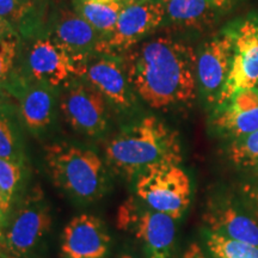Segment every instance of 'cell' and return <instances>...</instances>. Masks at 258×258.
Listing matches in <instances>:
<instances>
[{
  "label": "cell",
  "mask_w": 258,
  "mask_h": 258,
  "mask_svg": "<svg viewBox=\"0 0 258 258\" xmlns=\"http://www.w3.org/2000/svg\"><path fill=\"white\" fill-rule=\"evenodd\" d=\"M116 258H141V257L138 256V254L133 253V252H122L120 254H117Z\"/></svg>",
  "instance_id": "d6a6232c"
},
{
  "label": "cell",
  "mask_w": 258,
  "mask_h": 258,
  "mask_svg": "<svg viewBox=\"0 0 258 258\" xmlns=\"http://www.w3.org/2000/svg\"><path fill=\"white\" fill-rule=\"evenodd\" d=\"M10 212H11V209H10L9 206L6 205L5 199H4V195H3L2 190H0V213H2L3 217L5 218V221H6V218L9 217Z\"/></svg>",
  "instance_id": "f546056e"
},
{
  "label": "cell",
  "mask_w": 258,
  "mask_h": 258,
  "mask_svg": "<svg viewBox=\"0 0 258 258\" xmlns=\"http://www.w3.org/2000/svg\"><path fill=\"white\" fill-rule=\"evenodd\" d=\"M234 37L232 29H225L203 44L198 54L196 76L200 91L209 104H217L231 71Z\"/></svg>",
  "instance_id": "7c38bea8"
},
{
  "label": "cell",
  "mask_w": 258,
  "mask_h": 258,
  "mask_svg": "<svg viewBox=\"0 0 258 258\" xmlns=\"http://www.w3.org/2000/svg\"><path fill=\"white\" fill-rule=\"evenodd\" d=\"M51 228V212L43 190L36 185L12 208L4 226V252L29 257L43 244Z\"/></svg>",
  "instance_id": "5b68a950"
},
{
  "label": "cell",
  "mask_w": 258,
  "mask_h": 258,
  "mask_svg": "<svg viewBox=\"0 0 258 258\" xmlns=\"http://www.w3.org/2000/svg\"><path fill=\"white\" fill-rule=\"evenodd\" d=\"M179 134L156 116H145L117 132L105 146L106 165L133 179L158 163H182Z\"/></svg>",
  "instance_id": "7a4b0ae2"
},
{
  "label": "cell",
  "mask_w": 258,
  "mask_h": 258,
  "mask_svg": "<svg viewBox=\"0 0 258 258\" xmlns=\"http://www.w3.org/2000/svg\"><path fill=\"white\" fill-rule=\"evenodd\" d=\"M18 99L22 121L32 134H41L50 127L55 111V89L15 72L6 88Z\"/></svg>",
  "instance_id": "4fadbf2b"
},
{
  "label": "cell",
  "mask_w": 258,
  "mask_h": 258,
  "mask_svg": "<svg viewBox=\"0 0 258 258\" xmlns=\"http://www.w3.org/2000/svg\"><path fill=\"white\" fill-rule=\"evenodd\" d=\"M128 2H160V0H124V3Z\"/></svg>",
  "instance_id": "e575fe53"
},
{
  "label": "cell",
  "mask_w": 258,
  "mask_h": 258,
  "mask_svg": "<svg viewBox=\"0 0 258 258\" xmlns=\"http://www.w3.org/2000/svg\"><path fill=\"white\" fill-rule=\"evenodd\" d=\"M106 99L84 78H76L63 85L60 95V110L64 120L77 133L98 138L109 123Z\"/></svg>",
  "instance_id": "52a82bcc"
},
{
  "label": "cell",
  "mask_w": 258,
  "mask_h": 258,
  "mask_svg": "<svg viewBox=\"0 0 258 258\" xmlns=\"http://www.w3.org/2000/svg\"><path fill=\"white\" fill-rule=\"evenodd\" d=\"M182 258H209L199 244H190L183 253Z\"/></svg>",
  "instance_id": "4316f807"
},
{
  "label": "cell",
  "mask_w": 258,
  "mask_h": 258,
  "mask_svg": "<svg viewBox=\"0 0 258 258\" xmlns=\"http://www.w3.org/2000/svg\"><path fill=\"white\" fill-rule=\"evenodd\" d=\"M4 253V258H40V257H32V256H29V257H16V256H12V254H8L5 252Z\"/></svg>",
  "instance_id": "836d02e7"
},
{
  "label": "cell",
  "mask_w": 258,
  "mask_h": 258,
  "mask_svg": "<svg viewBox=\"0 0 258 258\" xmlns=\"http://www.w3.org/2000/svg\"><path fill=\"white\" fill-rule=\"evenodd\" d=\"M21 49V37L12 31L0 37V88L6 90L16 72V61Z\"/></svg>",
  "instance_id": "cb8c5ba5"
},
{
  "label": "cell",
  "mask_w": 258,
  "mask_h": 258,
  "mask_svg": "<svg viewBox=\"0 0 258 258\" xmlns=\"http://www.w3.org/2000/svg\"><path fill=\"white\" fill-rule=\"evenodd\" d=\"M212 3L213 6L218 10H228L232 8V5L234 4L235 0H209Z\"/></svg>",
  "instance_id": "83f0119b"
},
{
  "label": "cell",
  "mask_w": 258,
  "mask_h": 258,
  "mask_svg": "<svg viewBox=\"0 0 258 258\" xmlns=\"http://www.w3.org/2000/svg\"><path fill=\"white\" fill-rule=\"evenodd\" d=\"M205 239L213 258H258L257 245L230 239L208 230Z\"/></svg>",
  "instance_id": "44dd1931"
},
{
  "label": "cell",
  "mask_w": 258,
  "mask_h": 258,
  "mask_svg": "<svg viewBox=\"0 0 258 258\" xmlns=\"http://www.w3.org/2000/svg\"><path fill=\"white\" fill-rule=\"evenodd\" d=\"M0 158L25 164L23 143L9 106L0 109Z\"/></svg>",
  "instance_id": "ffe728a7"
},
{
  "label": "cell",
  "mask_w": 258,
  "mask_h": 258,
  "mask_svg": "<svg viewBox=\"0 0 258 258\" xmlns=\"http://www.w3.org/2000/svg\"><path fill=\"white\" fill-rule=\"evenodd\" d=\"M84 79L120 110H129L134 106L135 91L121 54L93 53L86 62Z\"/></svg>",
  "instance_id": "8fae6325"
},
{
  "label": "cell",
  "mask_w": 258,
  "mask_h": 258,
  "mask_svg": "<svg viewBox=\"0 0 258 258\" xmlns=\"http://www.w3.org/2000/svg\"><path fill=\"white\" fill-rule=\"evenodd\" d=\"M228 157L234 165L258 169V131L233 139L228 148Z\"/></svg>",
  "instance_id": "603a6c76"
},
{
  "label": "cell",
  "mask_w": 258,
  "mask_h": 258,
  "mask_svg": "<svg viewBox=\"0 0 258 258\" xmlns=\"http://www.w3.org/2000/svg\"><path fill=\"white\" fill-rule=\"evenodd\" d=\"M243 191L251 209H252L254 217H256V220L258 221V180L245 185Z\"/></svg>",
  "instance_id": "484cf974"
},
{
  "label": "cell",
  "mask_w": 258,
  "mask_h": 258,
  "mask_svg": "<svg viewBox=\"0 0 258 258\" xmlns=\"http://www.w3.org/2000/svg\"><path fill=\"white\" fill-rule=\"evenodd\" d=\"M6 93H9V92L6 91V90L0 88V109L8 106V104H6V99H8V96H6Z\"/></svg>",
  "instance_id": "4dcf8cb0"
},
{
  "label": "cell",
  "mask_w": 258,
  "mask_h": 258,
  "mask_svg": "<svg viewBox=\"0 0 258 258\" xmlns=\"http://www.w3.org/2000/svg\"><path fill=\"white\" fill-rule=\"evenodd\" d=\"M0 258H4V253H3L2 251H0Z\"/></svg>",
  "instance_id": "d590c367"
},
{
  "label": "cell",
  "mask_w": 258,
  "mask_h": 258,
  "mask_svg": "<svg viewBox=\"0 0 258 258\" xmlns=\"http://www.w3.org/2000/svg\"><path fill=\"white\" fill-rule=\"evenodd\" d=\"M110 241L104 222L96 215L83 213L63 227L61 254L63 258H105Z\"/></svg>",
  "instance_id": "5bb4252c"
},
{
  "label": "cell",
  "mask_w": 258,
  "mask_h": 258,
  "mask_svg": "<svg viewBox=\"0 0 258 258\" xmlns=\"http://www.w3.org/2000/svg\"><path fill=\"white\" fill-rule=\"evenodd\" d=\"M88 60L74 56L54 37H41L28 48L27 77L56 89L76 78H84Z\"/></svg>",
  "instance_id": "ba28073f"
},
{
  "label": "cell",
  "mask_w": 258,
  "mask_h": 258,
  "mask_svg": "<svg viewBox=\"0 0 258 258\" xmlns=\"http://www.w3.org/2000/svg\"><path fill=\"white\" fill-rule=\"evenodd\" d=\"M12 31H15L14 27H12V25L10 24L6 19L0 17V37L5 36V35H8Z\"/></svg>",
  "instance_id": "f1b7e54d"
},
{
  "label": "cell",
  "mask_w": 258,
  "mask_h": 258,
  "mask_svg": "<svg viewBox=\"0 0 258 258\" xmlns=\"http://www.w3.org/2000/svg\"><path fill=\"white\" fill-rule=\"evenodd\" d=\"M124 3L102 4L88 0H74L76 12L92 25L101 36H106L114 30L116 22Z\"/></svg>",
  "instance_id": "d6986e66"
},
{
  "label": "cell",
  "mask_w": 258,
  "mask_h": 258,
  "mask_svg": "<svg viewBox=\"0 0 258 258\" xmlns=\"http://www.w3.org/2000/svg\"><path fill=\"white\" fill-rule=\"evenodd\" d=\"M165 16L183 27L201 28L212 23L218 10L209 0H160Z\"/></svg>",
  "instance_id": "ac0fdd59"
},
{
  "label": "cell",
  "mask_w": 258,
  "mask_h": 258,
  "mask_svg": "<svg viewBox=\"0 0 258 258\" xmlns=\"http://www.w3.org/2000/svg\"><path fill=\"white\" fill-rule=\"evenodd\" d=\"M203 220L208 231L258 246V221L239 211L230 201L212 202Z\"/></svg>",
  "instance_id": "2e32d148"
},
{
  "label": "cell",
  "mask_w": 258,
  "mask_h": 258,
  "mask_svg": "<svg viewBox=\"0 0 258 258\" xmlns=\"http://www.w3.org/2000/svg\"><path fill=\"white\" fill-rule=\"evenodd\" d=\"M4 226H5V218L0 213V247H3V239H4Z\"/></svg>",
  "instance_id": "1f68e13d"
},
{
  "label": "cell",
  "mask_w": 258,
  "mask_h": 258,
  "mask_svg": "<svg viewBox=\"0 0 258 258\" xmlns=\"http://www.w3.org/2000/svg\"><path fill=\"white\" fill-rule=\"evenodd\" d=\"M231 29L234 37L233 56L217 108L237 92L258 89V17H247Z\"/></svg>",
  "instance_id": "30bf717a"
},
{
  "label": "cell",
  "mask_w": 258,
  "mask_h": 258,
  "mask_svg": "<svg viewBox=\"0 0 258 258\" xmlns=\"http://www.w3.org/2000/svg\"><path fill=\"white\" fill-rule=\"evenodd\" d=\"M165 17L161 2L124 3L114 30L101 37L96 53L121 54L128 51L139 41L159 28Z\"/></svg>",
  "instance_id": "9c48e42d"
},
{
  "label": "cell",
  "mask_w": 258,
  "mask_h": 258,
  "mask_svg": "<svg viewBox=\"0 0 258 258\" xmlns=\"http://www.w3.org/2000/svg\"><path fill=\"white\" fill-rule=\"evenodd\" d=\"M124 61L135 93L152 109L167 110L195 101L198 54L189 44L153 38L129 49Z\"/></svg>",
  "instance_id": "6da1fadb"
},
{
  "label": "cell",
  "mask_w": 258,
  "mask_h": 258,
  "mask_svg": "<svg viewBox=\"0 0 258 258\" xmlns=\"http://www.w3.org/2000/svg\"><path fill=\"white\" fill-rule=\"evenodd\" d=\"M135 196L153 211L178 220L192 198L191 180L177 163H158L134 178Z\"/></svg>",
  "instance_id": "277c9868"
},
{
  "label": "cell",
  "mask_w": 258,
  "mask_h": 258,
  "mask_svg": "<svg viewBox=\"0 0 258 258\" xmlns=\"http://www.w3.org/2000/svg\"><path fill=\"white\" fill-rule=\"evenodd\" d=\"M175 221L169 215L148 208L137 196L125 200L116 214L118 230L133 234L143 245L147 258H173Z\"/></svg>",
  "instance_id": "8992f818"
},
{
  "label": "cell",
  "mask_w": 258,
  "mask_h": 258,
  "mask_svg": "<svg viewBox=\"0 0 258 258\" xmlns=\"http://www.w3.org/2000/svg\"><path fill=\"white\" fill-rule=\"evenodd\" d=\"M53 37L74 56L89 59L102 36L82 16L64 10L56 18Z\"/></svg>",
  "instance_id": "e0dca14e"
},
{
  "label": "cell",
  "mask_w": 258,
  "mask_h": 258,
  "mask_svg": "<svg viewBox=\"0 0 258 258\" xmlns=\"http://www.w3.org/2000/svg\"><path fill=\"white\" fill-rule=\"evenodd\" d=\"M44 160L53 184L73 201L89 205L108 192V165L91 148L56 141L44 147Z\"/></svg>",
  "instance_id": "3957f363"
},
{
  "label": "cell",
  "mask_w": 258,
  "mask_h": 258,
  "mask_svg": "<svg viewBox=\"0 0 258 258\" xmlns=\"http://www.w3.org/2000/svg\"><path fill=\"white\" fill-rule=\"evenodd\" d=\"M213 123L233 139L258 131V89L237 92L218 106Z\"/></svg>",
  "instance_id": "9a60e30c"
},
{
  "label": "cell",
  "mask_w": 258,
  "mask_h": 258,
  "mask_svg": "<svg viewBox=\"0 0 258 258\" xmlns=\"http://www.w3.org/2000/svg\"><path fill=\"white\" fill-rule=\"evenodd\" d=\"M32 8L30 0H0V17L6 19L17 31L27 23Z\"/></svg>",
  "instance_id": "d4e9b609"
},
{
  "label": "cell",
  "mask_w": 258,
  "mask_h": 258,
  "mask_svg": "<svg viewBox=\"0 0 258 258\" xmlns=\"http://www.w3.org/2000/svg\"><path fill=\"white\" fill-rule=\"evenodd\" d=\"M24 176L25 164L0 158V190L11 211L22 189Z\"/></svg>",
  "instance_id": "7402d4cb"
}]
</instances>
